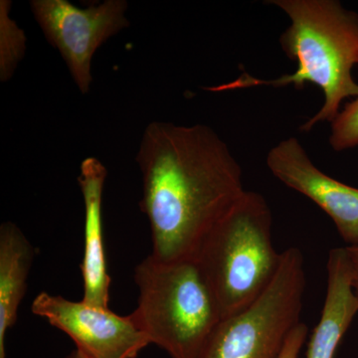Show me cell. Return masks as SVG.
Returning a JSON list of instances; mask_svg holds the SVG:
<instances>
[{
	"mask_svg": "<svg viewBox=\"0 0 358 358\" xmlns=\"http://www.w3.org/2000/svg\"><path fill=\"white\" fill-rule=\"evenodd\" d=\"M308 327L305 322H301L293 331L289 333L288 338L282 346L279 358H299L301 348L307 343Z\"/></svg>",
	"mask_w": 358,
	"mask_h": 358,
	"instance_id": "13",
	"label": "cell"
},
{
	"mask_svg": "<svg viewBox=\"0 0 358 358\" xmlns=\"http://www.w3.org/2000/svg\"><path fill=\"white\" fill-rule=\"evenodd\" d=\"M272 223L267 200L247 190L197 252L222 319L248 308L274 281L282 252L273 244Z\"/></svg>",
	"mask_w": 358,
	"mask_h": 358,
	"instance_id": "3",
	"label": "cell"
},
{
	"mask_svg": "<svg viewBox=\"0 0 358 358\" xmlns=\"http://www.w3.org/2000/svg\"><path fill=\"white\" fill-rule=\"evenodd\" d=\"M327 287L319 322L308 338L307 358H334L339 343L358 313L345 248L331 250Z\"/></svg>",
	"mask_w": 358,
	"mask_h": 358,
	"instance_id": "10",
	"label": "cell"
},
{
	"mask_svg": "<svg viewBox=\"0 0 358 358\" xmlns=\"http://www.w3.org/2000/svg\"><path fill=\"white\" fill-rule=\"evenodd\" d=\"M329 141L336 152L358 147V96L346 103L331 122Z\"/></svg>",
	"mask_w": 358,
	"mask_h": 358,
	"instance_id": "12",
	"label": "cell"
},
{
	"mask_svg": "<svg viewBox=\"0 0 358 358\" xmlns=\"http://www.w3.org/2000/svg\"><path fill=\"white\" fill-rule=\"evenodd\" d=\"M134 282L138 300L131 315L150 345L171 358H196L222 320L197 263L150 255L136 266Z\"/></svg>",
	"mask_w": 358,
	"mask_h": 358,
	"instance_id": "4",
	"label": "cell"
},
{
	"mask_svg": "<svg viewBox=\"0 0 358 358\" xmlns=\"http://www.w3.org/2000/svg\"><path fill=\"white\" fill-rule=\"evenodd\" d=\"M306 281L303 256L291 247L265 293L241 312L224 317L196 358H279L301 322Z\"/></svg>",
	"mask_w": 358,
	"mask_h": 358,
	"instance_id": "5",
	"label": "cell"
},
{
	"mask_svg": "<svg viewBox=\"0 0 358 358\" xmlns=\"http://www.w3.org/2000/svg\"><path fill=\"white\" fill-rule=\"evenodd\" d=\"M108 171L96 157H87L78 178L85 206V248L81 270L82 301L95 307L110 308V278L103 247V192Z\"/></svg>",
	"mask_w": 358,
	"mask_h": 358,
	"instance_id": "9",
	"label": "cell"
},
{
	"mask_svg": "<svg viewBox=\"0 0 358 358\" xmlns=\"http://www.w3.org/2000/svg\"><path fill=\"white\" fill-rule=\"evenodd\" d=\"M345 248L353 291L358 298V246H346Z\"/></svg>",
	"mask_w": 358,
	"mask_h": 358,
	"instance_id": "14",
	"label": "cell"
},
{
	"mask_svg": "<svg viewBox=\"0 0 358 358\" xmlns=\"http://www.w3.org/2000/svg\"><path fill=\"white\" fill-rule=\"evenodd\" d=\"M141 211L152 230L150 255L194 260L206 237L247 192L227 143L208 126L152 122L136 155Z\"/></svg>",
	"mask_w": 358,
	"mask_h": 358,
	"instance_id": "1",
	"label": "cell"
},
{
	"mask_svg": "<svg viewBox=\"0 0 358 358\" xmlns=\"http://www.w3.org/2000/svg\"><path fill=\"white\" fill-rule=\"evenodd\" d=\"M268 3L279 7L291 21L280 44L284 53L296 61V71L270 80L243 73L230 83L204 90L219 93L289 85L301 90L306 84H313L322 90L324 103L301 124L300 131L310 133L320 122L331 124L343 101L358 96V84L352 77V69L358 65V14L336 0H270Z\"/></svg>",
	"mask_w": 358,
	"mask_h": 358,
	"instance_id": "2",
	"label": "cell"
},
{
	"mask_svg": "<svg viewBox=\"0 0 358 358\" xmlns=\"http://www.w3.org/2000/svg\"><path fill=\"white\" fill-rule=\"evenodd\" d=\"M31 310L67 334L85 358H136L150 345L131 313L122 317L110 308L46 292L34 299Z\"/></svg>",
	"mask_w": 358,
	"mask_h": 358,
	"instance_id": "7",
	"label": "cell"
},
{
	"mask_svg": "<svg viewBox=\"0 0 358 358\" xmlns=\"http://www.w3.org/2000/svg\"><path fill=\"white\" fill-rule=\"evenodd\" d=\"M34 249L13 222L0 226V358H6V334L15 324L27 288Z\"/></svg>",
	"mask_w": 358,
	"mask_h": 358,
	"instance_id": "11",
	"label": "cell"
},
{
	"mask_svg": "<svg viewBox=\"0 0 358 358\" xmlns=\"http://www.w3.org/2000/svg\"><path fill=\"white\" fill-rule=\"evenodd\" d=\"M266 164L275 178L326 212L348 247L358 246V188L317 169L294 136L271 148Z\"/></svg>",
	"mask_w": 358,
	"mask_h": 358,
	"instance_id": "8",
	"label": "cell"
},
{
	"mask_svg": "<svg viewBox=\"0 0 358 358\" xmlns=\"http://www.w3.org/2000/svg\"><path fill=\"white\" fill-rule=\"evenodd\" d=\"M65 358H85V357H82V355H80V353L78 352L76 350H73V352H71L70 355H68L67 357H66Z\"/></svg>",
	"mask_w": 358,
	"mask_h": 358,
	"instance_id": "15",
	"label": "cell"
},
{
	"mask_svg": "<svg viewBox=\"0 0 358 358\" xmlns=\"http://www.w3.org/2000/svg\"><path fill=\"white\" fill-rule=\"evenodd\" d=\"M30 6L45 37L64 59L80 92L88 93L93 82L94 54L129 25L127 1L106 0L80 8L68 0H32Z\"/></svg>",
	"mask_w": 358,
	"mask_h": 358,
	"instance_id": "6",
	"label": "cell"
}]
</instances>
